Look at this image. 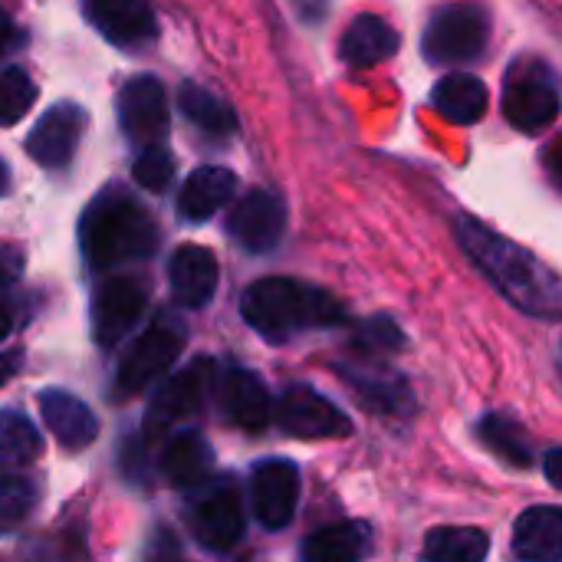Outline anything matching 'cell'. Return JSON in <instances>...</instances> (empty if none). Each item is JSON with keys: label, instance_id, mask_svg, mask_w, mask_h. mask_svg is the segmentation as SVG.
<instances>
[{"label": "cell", "instance_id": "6da1fadb", "mask_svg": "<svg viewBox=\"0 0 562 562\" xmlns=\"http://www.w3.org/2000/svg\"><path fill=\"white\" fill-rule=\"evenodd\" d=\"M458 240L464 244L468 257L484 270V277L524 313L560 319L562 283L560 277L527 247L501 237L477 217H458Z\"/></svg>", "mask_w": 562, "mask_h": 562}, {"label": "cell", "instance_id": "7a4b0ae2", "mask_svg": "<svg viewBox=\"0 0 562 562\" xmlns=\"http://www.w3.org/2000/svg\"><path fill=\"white\" fill-rule=\"evenodd\" d=\"M79 244L92 270L145 260L158 250V224L122 188H105L82 214Z\"/></svg>", "mask_w": 562, "mask_h": 562}, {"label": "cell", "instance_id": "3957f363", "mask_svg": "<svg viewBox=\"0 0 562 562\" xmlns=\"http://www.w3.org/2000/svg\"><path fill=\"white\" fill-rule=\"evenodd\" d=\"M240 316L263 339L283 342L303 329L342 323L346 310L326 290L306 286L290 277H267L247 286V293L240 296Z\"/></svg>", "mask_w": 562, "mask_h": 562}, {"label": "cell", "instance_id": "277c9868", "mask_svg": "<svg viewBox=\"0 0 562 562\" xmlns=\"http://www.w3.org/2000/svg\"><path fill=\"white\" fill-rule=\"evenodd\" d=\"M491 40V13L484 3L461 0V3H445L431 13L422 49L431 66H458L471 63L487 49Z\"/></svg>", "mask_w": 562, "mask_h": 562}, {"label": "cell", "instance_id": "5b68a950", "mask_svg": "<svg viewBox=\"0 0 562 562\" xmlns=\"http://www.w3.org/2000/svg\"><path fill=\"white\" fill-rule=\"evenodd\" d=\"M181 349H184V333L175 323L158 319L125 352V359L119 366V392L122 395H138L142 389L155 385L178 362Z\"/></svg>", "mask_w": 562, "mask_h": 562}, {"label": "cell", "instance_id": "8992f818", "mask_svg": "<svg viewBox=\"0 0 562 562\" xmlns=\"http://www.w3.org/2000/svg\"><path fill=\"white\" fill-rule=\"evenodd\" d=\"M119 125L138 148L161 145L168 135V95L155 76H132L119 89Z\"/></svg>", "mask_w": 562, "mask_h": 562}, {"label": "cell", "instance_id": "52a82bcc", "mask_svg": "<svg viewBox=\"0 0 562 562\" xmlns=\"http://www.w3.org/2000/svg\"><path fill=\"white\" fill-rule=\"evenodd\" d=\"M277 425L293 435V438H346L352 435V422L346 412H339L329 398H323L319 392L306 389V385H293L273 408Z\"/></svg>", "mask_w": 562, "mask_h": 562}, {"label": "cell", "instance_id": "ba28073f", "mask_svg": "<svg viewBox=\"0 0 562 562\" xmlns=\"http://www.w3.org/2000/svg\"><path fill=\"white\" fill-rule=\"evenodd\" d=\"M191 530L194 540L211 550V553H227L240 543L247 517H244V504L240 494L231 484H221L207 494H201L191 507Z\"/></svg>", "mask_w": 562, "mask_h": 562}, {"label": "cell", "instance_id": "9c48e42d", "mask_svg": "<svg viewBox=\"0 0 562 562\" xmlns=\"http://www.w3.org/2000/svg\"><path fill=\"white\" fill-rule=\"evenodd\" d=\"M148 303L145 286L135 277H112L95 290V303H92V333L99 346H115L122 342L135 323L142 319Z\"/></svg>", "mask_w": 562, "mask_h": 562}, {"label": "cell", "instance_id": "30bf717a", "mask_svg": "<svg viewBox=\"0 0 562 562\" xmlns=\"http://www.w3.org/2000/svg\"><path fill=\"white\" fill-rule=\"evenodd\" d=\"M250 497H254V514L267 530H283L290 527L300 501V471L293 461L283 458H267L254 468L250 477Z\"/></svg>", "mask_w": 562, "mask_h": 562}, {"label": "cell", "instance_id": "8fae6325", "mask_svg": "<svg viewBox=\"0 0 562 562\" xmlns=\"http://www.w3.org/2000/svg\"><path fill=\"white\" fill-rule=\"evenodd\" d=\"M86 112L76 102H56L46 109L26 135V155L43 168H66L79 148Z\"/></svg>", "mask_w": 562, "mask_h": 562}, {"label": "cell", "instance_id": "7c38bea8", "mask_svg": "<svg viewBox=\"0 0 562 562\" xmlns=\"http://www.w3.org/2000/svg\"><path fill=\"white\" fill-rule=\"evenodd\" d=\"M504 115L510 125H517L527 135L550 128L560 115V92H557L553 72L550 69H543L540 76L514 72V79H507V89H504Z\"/></svg>", "mask_w": 562, "mask_h": 562}, {"label": "cell", "instance_id": "4fadbf2b", "mask_svg": "<svg viewBox=\"0 0 562 562\" xmlns=\"http://www.w3.org/2000/svg\"><path fill=\"white\" fill-rule=\"evenodd\" d=\"M286 231V207L277 194L257 188L227 217V234L250 254H270Z\"/></svg>", "mask_w": 562, "mask_h": 562}, {"label": "cell", "instance_id": "5bb4252c", "mask_svg": "<svg viewBox=\"0 0 562 562\" xmlns=\"http://www.w3.org/2000/svg\"><path fill=\"white\" fill-rule=\"evenodd\" d=\"M214 362L211 359H194L188 369H181L175 379H168L161 385V392L155 395L151 402V412H148V431H165L171 428L175 422L201 412L207 392H211V382H214Z\"/></svg>", "mask_w": 562, "mask_h": 562}, {"label": "cell", "instance_id": "9a60e30c", "mask_svg": "<svg viewBox=\"0 0 562 562\" xmlns=\"http://www.w3.org/2000/svg\"><path fill=\"white\" fill-rule=\"evenodd\" d=\"M217 379V405L224 418L244 431H263L273 422V398L267 385L247 369H227Z\"/></svg>", "mask_w": 562, "mask_h": 562}, {"label": "cell", "instance_id": "2e32d148", "mask_svg": "<svg viewBox=\"0 0 562 562\" xmlns=\"http://www.w3.org/2000/svg\"><path fill=\"white\" fill-rule=\"evenodd\" d=\"M89 16L95 30L122 49H142L158 33L148 0H89Z\"/></svg>", "mask_w": 562, "mask_h": 562}, {"label": "cell", "instance_id": "e0dca14e", "mask_svg": "<svg viewBox=\"0 0 562 562\" xmlns=\"http://www.w3.org/2000/svg\"><path fill=\"white\" fill-rule=\"evenodd\" d=\"M36 405H40L43 425L53 431L59 448L82 451L99 438V422L82 398H76L63 389H43L36 395Z\"/></svg>", "mask_w": 562, "mask_h": 562}, {"label": "cell", "instance_id": "ac0fdd59", "mask_svg": "<svg viewBox=\"0 0 562 562\" xmlns=\"http://www.w3.org/2000/svg\"><path fill=\"white\" fill-rule=\"evenodd\" d=\"M168 280L171 293L181 306L201 310L214 300L217 290V260L207 247L201 244H184L171 254L168 263Z\"/></svg>", "mask_w": 562, "mask_h": 562}, {"label": "cell", "instance_id": "d6986e66", "mask_svg": "<svg viewBox=\"0 0 562 562\" xmlns=\"http://www.w3.org/2000/svg\"><path fill=\"white\" fill-rule=\"evenodd\" d=\"M398 43L402 40L392 23H385L375 13H359L339 40V56L352 69H372L392 59L398 53Z\"/></svg>", "mask_w": 562, "mask_h": 562}, {"label": "cell", "instance_id": "ffe728a7", "mask_svg": "<svg viewBox=\"0 0 562 562\" xmlns=\"http://www.w3.org/2000/svg\"><path fill=\"white\" fill-rule=\"evenodd\" d=\"M237 191V175L231 168H221V165H204V168H194L188 175V181L181 184V194H178V214L188 221V224H201V221H211Z\"/></svg>", "mask_w": 562, "mask_h": 562}, {"label": "cell", "instance_id": "44dd1931", "mask_svg": "<svg viewBox=\"0 0 562 562\" xmlns=\"http://www.w3.org/2000/svg\"><path fill=\"white\" fill-rule=\"evenodd\" d=\"M514 557L520 562H562L560 507H530L517 517Z\"/></svg>", "mask_w": 562, "mask_h": 562}, {"label": "cell", "instance_id": "7402d4cb", "mask_svg": "<svg viewBox=\"0 0 562 562\" xmlns=\"http://www.w3.org/2000/svg\"><path fill=\"white\" fill-rule=\"evenodd\" d=\"M214 471V448L207 445L204 435L198 431H178L165 454H161V474L168 477L171 487L191 491L201 487Z\"/></svg>", "mask_w": 562, "mask_h": 562}, {"label": "cell", "instance_id": "603a6c76", "mask_svg": "<svg viewBox=\"0 0 562 562\" xmlns=\"http://www.w3.org/2000/svg\"><path fill=\"white\" fill-rule=\"evenodd\" d=\"M431 105L454 125H474L487 115V86L471 72H451L438 79Z\"/></svg>", "mask_w": 562, "mask_h": 562}, {"label": "cell", "instance_id": "cb8c5ba5", "mask_svg": "<svg viewBox=\"0 0 562 562\" xmlns=\"http://www.w3.org/2000/svg\"><path fill=\"white\" fill-rule=\"evenodd\" d=\"M369 537L372 533L362 520H339L303 543V562H362L369 553Z\"/></svg>", "mask_w": 562, "mask_h": 562}, {"label": "cell", "instance_id": "d4e9b609", "mask_svg": "<svg viewBox=\"0 0 562 562\" xmlns=\"http://www.w3.org/2000/svg\"><path fill=\"white\" fill-rule=\"evenodd\" d=\"M491 537L474 527H435L425 537L422 562H484Z\"/></svg>", "mask_w": 562, "mask_h": 562}, {"label": "cell", "instance_id": "484cf974", "mask_svg": "<svg viewBox=\"0 0 562 562\" xmlns=\"http://www.w3.org/2000/svg\"><path fill=\"white\" fill-rule=\"evenodd\" d=\"M178 105H181V112L198 125V128H204L207 135H234V128H237V115H234V109L221 99V95H214L211 89H204V86H198V82H181V89H178Z\"/></svg>", "mask_w": 562, "mask_h": 562}, {"label": "cell", "instance_id": "4316f807", "mask_svg": "<svg viewBox=\"0 0 562 562\" xmlns=\"http://www.w3.org/2000/svg\"><path fill=\"white\" fill-rule=\"evenodd\" d=\"M43 441L33 422L20 412H0V468H26L40 458Z\"/></svg>", "mask_w": 562, "mask_h": 562}, {"label": "cell", "instance_id": "83f0119b", "mask_svg": "<svg viewBox=\"0 0 562 562\" xmlns=\"http://www.w3.org/2000/svg\"><path fill=\"white\" fill-rule=\"evenodd\" d=\"M346 382L372 405L385 412H402L408 408V385L392 375V372H362V369H339Z\"/></svg>", "mask_w": 562, "mask_h": 562}, {"label": "cell", "instance_id": "f1b7e54d", "mask_svg": "<svg viewBox=\"0 0 562 562\" xmlns=\"http://www.w3.org/2000/svg\"><path fill=\"white\" fill-rule=\"evenodd\" d=\"M481 441H484L494 454H501L504 461H510V464H517V468H530L533 451H530L527 435H524V428H520L517 422H510V418H504V415H487V418L481 422Z\"/></svg>", "mask_w": 562, "mask_h": 562}, {"label": "cell", "instance_id": "f546056e", "mask_svg": "<svg viewBox=\"0 0 562 562\" xmlns=\"http://www.w3.org/2000/svg\"><path fill=\"white\" fill-rule=\"evenodd\" d=\"M36 504V487L33 481L20 474H3L0 477V537L16 530Z\"/></svg>", "mask_w": 562, "mask_h": 562}, {"label": "cell", "instance_id": "4dcf8cb0", "mask_svg": "<svg viewBox=\"0 0 562 562\" xmlns=\"http://www.w3.org/2000/svg\"><path fill=\"white\" fill-rule=\"evenodd\" d=\"M36 102V86L33 79L20 69L10 66L0 72V125H16Z\"/></svg>", "mask_w": 562, "mask_h": 562}, {"label": "cell", "instance_id": "1f68e13d", "mask_svg": "<svg viewBox=\"0 0 562 562\" xmlns=\"http://www.w3.org/2000/svg\"><path fill=\"white\" fill-rule=\"evenodd\" d=\"M132 178L145 188V191H155L161 194L171 178H175V158L165 145H151V148H142V155L135 158L132 165Z\"/></svg>", "mask_w": 562, "mask_h": 562}, {"label": "cell", "instance_id": "d6a6232c", "mask_svg": "<svg viewBox=\"0 0 562 562\" xmlns=\"http://www.w3.org/2000/svg\"><path fill=\"white\" fill-rule=\"evenodd\" d=\"M402 333H398V326L389 319V316H375V319H369L362 329H359V346L362 349H369V352H385V349H398L402 346Z\"/></svg>", "mask_w": 562, "mask_h": 562}, {"label": "cell", "instance_id": "836d02e7", "mask_svg": "<svg viewBox=\"0 0 562 562\" xmlns=\"http://www.w3.org/2000/svg\"><path fill=\"white\" fill-rule=\"evenodd\" d=\"M23 273V250L10 247V244H0V290L13 286Z\"/></svg>", "mask_w": 562, "mask_h": 562}, {"label": "cell", "instance_id": "e575fe53", "mask_svg": "<svg viewBox=\"0 0 562 562\" xmlns=\"http://www.w3.org/2000/svg\"><path fill=\"white\" fill-rule=\"evenodd\" d=\"M20 366H23V352L20 349H10V352H0V389L20 372Z\"/></svg>", "mask_w": 562, "mask_h": 562}, {"label": "cell", "instance_id": "d590c367", "mask_svg": "<svg viewBox=\"0 0 562 562\" xmlns=\"http://www.w3.org/2000/svg\"><path fill=\"white\" fill-rule=\"evenodd\" d=\"M13 43H16V26H13V20L0 10V53H7Z\"/></svg>", "mask_w": 562, "mask_h": 562}, {"label": "cell", "instance_id": "8d00e7d4", "mask_svg": "<svg viewBox=\"0 0 562 562\" xmlns=\"http://www.w3.org/2000/svg\"><path fill=\"white\" fill-rule=\"evenodd\" d=\"M560 464H562L560 448H553V451H550V454H547V477H550V484H553V487H562Z\"/></svg>", "mask_w": 562, "mask_h": 562}, {"label": "cell", "instance_id": "74e56055", "mask_svg": "<svg viewBox=\"0 0 562 562\" xmlns=\"http://www.w3.org/2000/svg\"><path fill=\"white\" fill-rule=\"evenodd\" d=\"M10 329H13V313H10V306L0 303V342L10 336Z\"/></svg>", "mask_w": 562, "mask_h": 562}, {"label": "cell", "instance_id": "f35d334b", "mask_svg": "<svg viewBox=\"0 0 562 562\" xmlns=\"http://www.w3.org/2000/svg\"><path fill=\"white\" fill-rule=\"evenodd\" d=\"M7 188H10V171H7V165L0 161V194H7Z\"/></svg>", "mask_w": 562, "mask_h": 562}]
</instances>
